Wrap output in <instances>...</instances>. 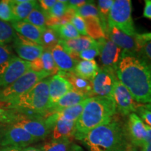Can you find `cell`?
Instances as JSON below:
<instances>
[{"label":"cell","instance_id":"obj_1","mask_svg":"<svg viewBox=\"0 0 151 151\" xmlns=\"http://www.w3.org/2000/svg\"><path fill=\"white\" fill-rule=\"evenodd\" d=\"M117 78L138 103L151 104V63L139 53L124 52L116 71Z\"/></svg>","mask_w":151,"mask_h":151},{"label":"cell","instance_id":"obj_2","mask_svg":"<svg viewBox=\"0 0 151 151\" xmlns=\"http://www.w3.org/2000/svg\"><path fill=\"white\" fill-rule=\"evenodd\" d=\"M88 151H126L134 146L125 124L114 117L111 122L94 128L81 141Z\"/></svg>","mask_w":151,"mask_h":151},{"label":"cell","instance_id":"obj_3","mask_svg":"<svg viewBox=\"0 0 151 151\" xmlns=\"http://www.w3.org/2000/svg\"><path fill=\"white\" fill-rule=\"evenodd\" d=\"M116 113V104L113 99L97 96L88 98L76 121L74 138L82 141L91 130L111 122Z\"/></svg>","mask_w":151,"mask_h":151},{"label":"cell","instance_id":"obj_4","mask_svg":"<svg viewBox=\"0 0 151 151\" xmlns=\"http://www.w3.org/2000/svg\"><path fill=\"white\" fill-rule=\"evenodd\" d=\"M45 78L27 92L17 99L6 102H0V107L14 109L24 116L38 118H46L49 115L50 97L49 81Z\"/></svg>","mask_w":151,"mask_h":151},{"label":"cell","instance_id":"obj_5","mask_svg":"<svg viewBox=\"0 0 151 151\" xmlns=\"http://www.w3.org/2000/svg\"><path fill=\"white\" fill-rule=\"evenodd\" d=\"M49 76L48 73L43 71L29 70L10 86L0 90V102H6L17 99Z\"/></svg>","mask_w":151,"mask_h":151},{"label":"cell","instance_id":"obj_6","mask_svg":"<svg viewBox=\"0 0 151 151\" xmlns=\"http://www.w3.org/2000/svg\"><path fill=\"white\" fill-rule=\"evenodd\" d=\"M132 12V1L116 0L113 1L109 13L108 26H115L126 35L136 37L137 33L136 32Z\"/></svg>","mask_w":151,"mask_h":151},{"label":"cell","instance_id":"obj_7","mask_svg":"<svg viewBox=\"0 0 151 151\" xmlns=\"http://www.w3.org/2000/svg\"><path fill=\"white\" fill-rule=\"evenodd\" d=\"M39 141L25 130L16 124H4L0 129V146L24 148Z\"/></svg>","mask_w":151,"mask_h":151},{"label":"cell","instance_id":"obj_8","mask_svg":"<svg viewBox=\"0 0 151 151\" xmlns=\"http://www.w3.org/2000/svg\"><path fill=\"white\" fill-rule=\"evenodd\" d=\"M29 70L30 62L17 56L0 65V90L10 86Z\"/></svg>","mask_w":151,"mask_h":151},{"label":"cell","instance_id":"obj_9","mask_svg":"<svg viewBox=\"0 0 151 151\" xmlns=\"http://www.w3.org/2000/svg\"><path fill=\"white\" fill-rule=\"evenodd\" d=\"M116 79V71L104 67L99 68L97 74L91 81L93 97L113 99V88Z\"/></svg>","mask_w":151,"mask_h":151},{"label":"cell","instance_id":"obj_10","mask_svg":"<svg viewBox=\"0 0 151 151\" xmlns=\"http://www.w3.org/2000/svg\"><path fill=\"white\" fill-rule=\"evenodd\" d=\"M99 45V55L102 67L116 71L122 58V49L108 38L97 41Z\"/></svg>","mask_w":151,"mask_h":151},{"label":"cell","instance_id":"obj_11","mask_svg":"<svg viewBox=\"0 0 151 151\" xmlns=\"http://www.w3.org/2000/svg\"><path fill=\"white\" fill-rule=\"evenodd\" d=\"M113 99L116 107V112L122 116H128L135 113L139 104H136L131 93L117 78L113 91Z\"/></svg>","mask_w":151,"mask_h":151},{"label":"cell","instance_id":"obj_12","mask_svg":"<svg viewBox=\"0 0 151 151\" xmlns=\"http://www.w3.org/2000/svg\"><path fill=\"white\" fill-rule=\"evenodd\" d=\"M13 124L22 128L38 141L44 140L50 133V128L47 124L45 118H33L18 113L16 120Z\"/></svg>","mask_w":151,"mask_h":151},{"label":"cell","instance_id":"obj_13","mask_svg":"<svg viewBox=\"0 0 151 151\" xmlns=\"http://www.w3.org/2000/svg\"><path fill=\"white\" fill-rule=\"evenodd\" d=\"M106 37L122 48L123 51L134 53H139L143 42L138 39L137 35L136 37H130L113 25L108 26Z\"/></svg>","mask_w":151,"mask_h":151},{"label":"cell","instance_id":"obj_14","mask_svg":"<svg viewBox=\"0 0 151 151\" xmlns=\"http://www.w3.org/2000/svg\"><path fill=\"white\" fill-rule=\"evenodd\" d=\"M13 48L20 59L27 62H32L40 58L44 49L41 45L26 39L19 34L13 41Z\"/></svg>","mask_w":151,"mask_h":151},{"label":"cell","instance_id":"obj_15","mask_svg":"<svg viewBox=\"0 0 151 151\" xmlns=\"http://www.w3.org/2000/svg\"><path fill=\"white\" fill-rule=\"evenodd\" d=\"M125 128L130 143L136 148H141L147 142L146 124L137 113H132L127 116Z\"/></svg>","mask_w":151,"mask_h":151},{"label":"cell","instance_id":"obj_16","mask_svg":"<svg viewBox=\"0 0 151 151\" xmlns=\"http://www.w3.org/2000/svg\"><path fill=\"white\" fill-rule=\"evenodd\" d=\"M73 90V86L70 83L58 73L50 77L49 81L50 109L60 98Z\"/></svg>","mask_w":151,"mask_h":151},{"label":"cell","instance_id":"obj_17","mask_svg":"<svg viewBox=\"0 0 151 151\" xmlns=\"http://www.w3.org/2000/svg\"><path fill=\"white\" fill-rule=\"evenodd\" d=\"M59 71L74 72L78 60L73 59L60 42L50 50Z\"/></svg>","mask_w":151,"mask_h":151},{"label":"cell","instance_id":"obj_18","mask_svg":"<svg viewBox=\"0 0 151 151\" xmlns=\"http://www.w3.org/2000/svg\"><path fill=\"white\" fill-rule=\"evenodd\" d=\"M60 42L73 59L79 61L78 55L81 51L97 44V41L88 36H81L75 39L62 40Z\"/></svg>","mask_w":151,"mask_h":151},{"label":"cell","instance_id":"obj_19","mask_svg":"<svg viewBox=\"0 0 151 151\" xmlns=\"http://www.w3.org/2000/svg\"><path fill=\"white\" fill-rule=\"evenodd\" d=\"M76 122L67 121L58 116L49 135L50 139H72L76 133Z\"/></svg>","mask_w":151,"mask_h":151},{"label":"cell","instance_id":"obj_20","mask_svg":"<svg viewBox=\"0 0 151 151\" xmlns=\"http://www.w3.org/2000/svg\"><path fill=\"white\" fill-rule=\"evenodd\" d=\"M11 25L16 33L41 46V37L45 29L37 27L24 21L11 22Z\"/></svg>","mask_w":151,"mask_h":151},{"label":"cell","instance_id":"obj_21","mask_svg":"<svg viewBox=\"0 0 151 151\" xmlns=\"http://www.w3.org/2000/svg\"><path fill=\"white\" fill-rule=\"evenodd\" d=\"M31 70L35 71H43L49 75H55L58 73V67L55 63L50 50H44L40 58L30 62Z\"/></svg>","mask_w":151,"mask_h":151},{"label":"cell","instance_id":"obj_22","mask_svg":"<svg viewBox=\"0 0 151 151\" xmlns=\"http://www.w3.org/2000/svg\"><path fill=\"white\" fill-rule=\"evenodd\" d=\"M58 74L67 79L73 86V90L76 92L86 95L88 98L93 97L92 90V83L79 76L75 72H63L58 71Z\"/></svg>","mask_w":151,"mask_h":151},{"label":"cell","instance_id":"obj_23","mask_svg":"<svg viewBox=\"0 0 151 151\" xmlns=\"http://www.w3.org/2000/svg\"><path fill=\"white\" fill-rule=\"evenodd\" d=\"M87 99H88L87 96L79 93L74 90H71L66 94L65 95H64L62 98H60L54 105L50 107V109H49V114L59 112V111L69 108V107L73 106L83 102Z\"/></svg>","mask_w":151,"mask_h":151},{"label":"cell","instance_id":"obj_24","mask_svg":"<svg viewBox=\"0 0 151 151\" xmlns=\"http://www.w3.org/2000/svg\"><path fill=\"white\" fill-rule=\"evenodd\" d=\"M9 3L14 21L25 20L32 11L38 5V1L35 0H9Z\"/></svg>","mask_w":151,"mask_h":151},{"label":"cell","instance_id":"obj_25","mask_svg":"<svg viewBox=\"0 0 151 151\" xmlns=\"http://www.w3.org/2000/svg\"><path fill=\"white\" fill-rule=\"evenodd\" d=\"M99 70V66L94 60H79L76 65L74 72L79 76L92 81Z\"/></svg>","mask_w":151,"mask_h":151},{"label":"cell","instance_id":"obj_26","mask_svg":"<svg viewBox=\"0 0 151 151\" xmlns=\"http://www.w3.org/2000/svg\"><path fill=\"white\" fill-rule=\"evenodd\" d=\"M72 144V139H50L36 147L41 151H69Z\"/></svg>","mask_w":151,"mask_h":151},{"label":"cell","instance_id":"obj_27","mask_svg":"<svg viewBox=\"0 0 151 151\" xmlns=\"http://www.w3.org/2000/svg\"><path fill=\"white\" fill-rule=\"evenodd\" d=\"M86 25V32L88 37L99 40L102 38H106L101 25L100 19L94 17L84 18Z\"/></svg>","mask_w":151,"mask_h":151},{"label":"cell","instance_id":"obj_28","mask_svg":"<svg viewBox=\"0 0 151 151\" xmlns=\"http://www.w3.org/2000/svg\"><path fill=\"white\" fill-rule=\"evenodd\" d=\"M22 21L29 22L37 27L46 29L47 16L40 9L39 4H38V5L32 11V12L26 18L25 20H22Z\"/></svg>","mask_w":151,"mask_h":151},{"label":"cell","instance_id":"obj_29","mask_svg":"<svg viewBox=\"0 0 151 151\" xmlns=\"http://www.w3.org/2000/svg\"><path fill=\"white\" fill-rule=\"evenodd\" d=\"M50 28L53 29L56 32L60 39L62 40H68V39H75V38L80 37V34L78 32V31L76 29V28L73 27L71 22L58 24Z\"/></svg>","mask_w":151,"mask_h":151},{"label":"cell","instance_id":"obj_30","mask_svg":"<svg viewBox=\"0 0 151 151\" xmlns=\"http://www.w3.org/2000/svg\"><path fill=\"white\" fill-rule=\"evenodd\" d=\"M85 101L86 100L78 104L69 107V108L60 111L59 112H57V115L59 118H61L67 121L76 122L82 113L85 105Z\"/></svg>","mask_w":151,"mask_h":151},{"label":"cell","instance_id":"obj_31","mask_svg":"<svg viewBox=\"0 0 151 151\" xmlns=\"http://www.w3.org/2000/svg\"><path fill=\"white\" fill-rule=\"evenodd\" d=\"M113 0H99L97 1V9L99 14V19L106 35L108 29V19Z\"/></svg>","mask_w":151,"mask_h":151},{"label":"cell","instance_id":"obj_32","mask_svg":"<svg viewBox=\"0 0 151 151\" xmlns=\"http://www.w3.org/2000/svg\"><path fill=\"white\" fill-rule=\"evenodd\" d=\"M60 40L59 36L53 29L46 27L41 37V46L44 50H51L59 43Z\"/></svg>","mask_w":151,"mask_h":151},{"label":"cell","instance_id":"obj_33","mask_svg":"<svg viewBox=\"0 0 151 151\" xmlns=\"http://www.w3.org/2000/svg\"><path fill=\"white\" fill-rule=\"evenodd\" d=\"M16 36V32L9 22L0 20V46H5L13 42Z\"/></svg>","mask_w":151,"mask_h":151},{"label":"cell","instance_id":"obj_34","mask_svg":"<svg viewBox=\"0 0 151 151\" xmlns=\"http://www.w3.org/2000/svg\"><path fill=\"white\" fill-rule=\"evenodd\" d=\"M94 1H89L80 8L76 10V13L82 18H86L88 17H94L99 18V14L97 7L93 3Z\"/></svg>","mask_w":151,"mask_h":151},{"label":"cell","instance_id":"obj_35","mask_svg":"<svg viewBox=\"0 0 151 151\" xmlns=\"http://www.w3.org/2000/svg\"><path fill=\"white\" fill-rule=\"evenodd\" d=\"M67 1H57L52 9L46 14L47 18L58 19L62 18L65 15L68 10Z\"/></svg>","mask_w":151,"mask_h":151},{"label":"cell","instance_id":"obj_36","mask_svg":"<svg viewBox=\"0 0 151 151\" xmlns=\"http://www.w3.org/2000/svg\"><path fill=\"white\" fill-rule=\"evenodd\" d=\"M18 113L14 109L0 107V124H13L16 120Z\"/></svg>","mask_w":151,"mask_h":151},{"label":"cell","instance_id":"obj_37","mask_svg":"<svg viewBox=\"0 0 151 151\" xmlns=\"http://www.w3.org/2000/svg\"><path fill=\"white\" fill-rule=\"evenodd\" d=\"M0 20L6 22L14 21L9 0L0 1Z\"/></svg>","mask_w":151,"mask_h":151},{"label":"cell","instance_id":"obj_38","mask_svg":"<svg viewBox=\"0 0 151 151\" xmlns=\"http://www.w3.org/2000/svg\"><path fill=\"white\" fill-rule=\"evenodd\" d=\"M99 55V45L97 42V44L92 46L86 50H83L78 54V58L82 60H94L96 57Z\"/></svg>","mask_w":151,"mask_h":151},{"label":"cell","instance_id":"obj_39","mask_svg":"<svg viewBox=\"0 0 151 151\" xmlns=\"http://www.w3.org/2000/svg\"><path fill=\"white\" fill-rule=\"evenodd\" d=\"M70 22L78 31V32L83 36H88L86 32V22L83 18L76 14L74 16L71 18Z\"/></svg>","mask_w":151,"mask_h":151},{"label":"cell","instance_id":"obj_40","mask_svg":"<svg viewBox=\"0 0 151 151\" xmlns=\"http://www.w3.org/2000/svg\"><path fill=\"white\" fill-rule=\"evenodd\" d=\"M136 113L140 117L141 119L146 123V125L151 127V111L147 109L143 104L137 105Z\"/></svg>","mask_w":151,"mask_h":151},{"label":"cell","instance_id":"obj_41","mask_svg":"<svg viewBox=\"0 0 151 151\" xmlns=\"http://www.w3.org/2000/svg\"><path fill=\"white\" fill-rule=\"evenodd\" d=\"M15 56L8 46H0V65L12 59Z\"/></svg>","mask_w":151,"mask_h":151},{"label":"cell","instance_id":"obj_42","mask_svg":"<svg viewBox=\"0 0 151 151\" xmlns=\"http://www.w3.org/2000/svg\"><path fill=\"white\" fill-rule=\"evenodd\" d=\"M139 54L151 63V41H143Z\"/></svg>","mask_w":151,"mask_h":151},{"label":"cell","instance_id":"obj_43","mask_svg":"<svg viewBox=\"0 0 151 151\" xmlns=\"http://www.w3.org/2000/svg\"><path fill=\"white\" fill-rule=\"evenodd\" d=\"M56 1V0H40V1H38V4L41 10L47 14L55 5Z\"/></svg>","mask_w":151,"mask_h":151},{"label":"cell","instance_id":"obj_44","mask_svg":"<svg viewBox=\"0 0 151 151\" xmlns=\"http://www.w3.org/2000/svg\"><path fill=\"white\" fill-rule=\"evenodd\" d=\"M89 1H86V0H69L67 1V6L68 9H73V10H76L81 6H83L88 2Z\"/></svg>","mask_w":151,"mask_h":151},{"label":"cell","instance_id":"obj_45","mask_svg":"<svg viewBox=\"0 0 151 151\" xmlns=\"http://www.w3.org/2000/svg\"><path fill=\"white\" fill-rule=\"evenodd\" d=\"M143 16L151 20V0L145 1V6L143 9Z\"/></svg>","mask_w":151,"mask_h":151},{"label":"cell","instance_id":"obj_46","mask_svg":"<svg viewBox=\"0 0 151 151\" xmlns=\"http://www.w3.org/2000/svg\"><path fill=\"white\" fill-rule=\"evenodd\" d=\"M137 38L142 41H151V32L137 34Z\"/></svg>","mask_w":151,"mask_h":151},{"label":"cell","instance_id":"obj_47","mask_svg":"<svg viewBox=\"0 0 151 151\" xmlns=\"http://www.w3.org/2000/svg\"><path fill=\"white\" fill-rule=\"evenodd\" d=\"M22 149L16 146L0 147V151H22Z\"/></svg>","mask_w":151,"mask_h":151},{"label":"cell","instance_id":"obj_48","mask_svg":"<svg viewBox=\"0 0 151 151\" xmlns=\"http://www.w3.org/2000/svg\"><path fill=\"white\" fill-rule=\"evenodd\" d=\"M140 148L141 151H151V143H145Z\"/></svg>","mask_w":151,"mask_h":151},{"label":"cell","instance_id":"obj_49","mask_svg":"<svg viewBox=\"0 0 151 151\" xmlns=\"http://www.w3.org/2000/svg\"><path fill=\"white\" fill-rule=\"evenodd\" d=\"M146 128L147 130V142L151 143V127L146 124Z\"/></svg>","mask_w":151,"mask_h":151},{"label":"cell","instance_id":"obj_50","mask_svg":"<svg viewBox=\"0 0 151 151\" xmlns=\"http://www.w3.org/2000/svg\"><path fill=\"white\" fill-rule=\"evenodd\" d=\"M69 151H83V149L81 148V147L79 146L78 145L73 143Z\"/></svg>","mask_w":151,"mask_h":151},{"label":"cell","instance_id":"obj_51","mask_svg":"<svg viewBox=\"0 0 151 151\" xmlns=\"http://www.w3.org/2000/svg\"><path fill=\"white\" fill-rule=\"evenodd\" d=\"M22 151H41L36 146H28L22 149Z\"/></svg>","mask_w":151,"mask_h":151},{"label":"cell","instance_id":"obj_52","mask_svg":"<svg viewBox=\"0 0 151 151\" xmlns=\"http://www.w3.org/2000/svg\"><path fill=\"white\" fill-rule=\"evenodd\" d=\"M143 105L144 106V107H146L148 110L151 111V104H143Z\"/></svg>","mask_w":151,"mask_h":151},{"label":"cell","instance_id":"obj_53","mask_svg":"<svg viewBox=\"0 0 151 151\" xmlns=\"http://www.w3.org/2000/svg\"><path fill=\"white\" fill-rule=\"evenodd\" d=\"M126 151H137V148H136V147L132 146L131 148H129L128 150H127Z\"/></svg>","mask_w":151,"mask_h":151},{"label":"cell","instance_id":"obj_54","mask_svg":"<svg viewBox=\"0 0 151 151\" xmlns=\"http://www.w3.org/2000/svg\"><path fill=\"white\" fill-rule=\"evenodd\" d=\"M3 125H4V124H0V129H1V127H3Z\"/></svg>","mask_w":151,"mask_h":151}]
</instances>
